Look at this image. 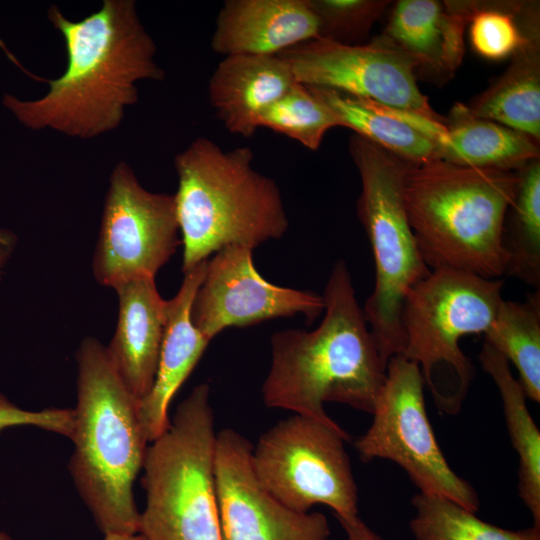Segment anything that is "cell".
<instances>
[{
  "mask_svg": "<svg viewBox=\"0 0 540 540\" xmlns=\"http://www.w3.org/2000/svg\"><path fill=\"white\" fill-rule=\"evenodd\" d=\"M48 19L65 41L64 73L48 81L42 98L6 95L3 101L28 128H49L84 139L110 132L137 101L136 83L165 77L155 61L156 45L132 0H105L99 10L79 21L66 18L53 5Z\"/></svg>",
  "mask_w": 540,
  "mask_h": 540,
  "instance_id": "obj_1",
  "label": "cell"
},
{
  "mask_svg": "<svg viewBox=\"0 0 540 540\" xmlns=\"http://www.w3.org/2000/svg\"><path fill=\"white\" fill-rule=\"evenodd\" d=\"M322 296L325 315L317 328L281 330L271 336V364L261 392L269 408L335 424L324 403L338 402L372 414L387 365L345 261L335 262Z\"/></svg>",
  "mask_w": 540,
  "mask_h": 540,
  "instance_id": "obj_2",
  "label": "cell"
},
{
  "mask_svg": "<svg viewBox=\"0 0 540 540\" xmlns=\"http://www.w3.org/2000/svg\"><path fill=\"white\" fill-rule=\"evenodd\" d=\"M77 404L69 469L99 529L138 534L133 487L147 452L138 403L112 367L104 347L85 338L76 354Z\"/></svg>",
  "mask_w": 540,
  "mask_h": 540,
  "instance_id": "obj_3",
  "label": "cell"
},
{
  "mask_svg": "<svg viewBox=\"0 0 540 540\" xmlns=\"http://www.w3.org/2000/svg\"><path fill=\"white\" fill-rule=\"evenodd\" d=\"M517 171L440 159L409 165L405 208L430 270L452 269L488 279L504 276L501 234L516 193Z\"/></svg>",
  "mask_w": 540,
  "mask_h": 540,
  "instance_id": "obj_4",
  "label": "cell"
},
{
  "mask_svg": "<svg viewBox=\"0 0 540 540\" xmlns=\"http://www.w3.org/2000/svg\"><path fill=\"white\" fill-rule=\"evenodd\" d=\"M250 147L225 151L198 137L177 154L174 194L183 273L228 246L251 249L289 228L276 182L255 170Z\"/></svg>",
  "mask_w": 540,
  "mask_h": 540,
  "instance_id": "obj_5",
  "label": "cell"
},
{
  "mask_svg": "<svg viewBox=\"0 0 540 540\" xmlns=\"http://www.w3.org/2000/svg\"><path fill=\"white\" fill-rule=\"evenodd\" d=\"M207 383L178 405L168 429L148 446L143 470L144 540H222L214 413Z\"/></svg>",
  "mask_w": 540,
  "mask_h": 540,
  "instance_id": "obj_6",
  "label": "cell"
},
{
  "mask_svg": "<svg viewBox=\"0 0 540 540\" xmlns=\"http://www.w3.org/2000/svg\"><path fill=\"white\" fill-rule=\"evenodd\" d=\"M349 151L361 178L357 215L369 240L375 283L363 312L382 361L401 354V313L408 291L430 269L424 263L404 202L410 163L354 134Z\"/></svg>",
  "mask_w": 540,
  "mask_h": 540,
  "instance_id": "obj_7",
  "label": "cell"
},
{
  "mask_svg": "<svg viewBox=\"0 0 540 540\" xmlns=\"http://www.w3.org/2000/svg\"><path fill=\"white\" fill-rule=\"evenodd\" d=\"M503 280L437 269L407 293L401 313V353L418 365L436 406L457 413L474 376V366L459 345L484 334L502 302Z\"/></svg>",
  "mask_w": 540,
  "mask_h": 540,
  "instance_id": "obj_8",
  "label": "cell"
},
{
  "mask_svg": "<svg viewBox=\"0 0 540 540\" xmlns=\"http://www.w3.org/2000/svg\"><path fill=\"white\" fill-rule=\"evenodd\" d=\"M345 441L349 435L337 423L295 414L260 436L252 470L266 491L295 511L325 505L337 518L355 517L358 490Z\"/></svg>",
  "mask_w": 540,
  "mask_h": 540,
  "instance_id": "obj_9",
  "label": "cell"
},
{
  "mask_svg": "<svg viewBox=\"0 0 540 540\" xmlns=\"http://www.w3.org/2000/svg\"><path fill=\"white\" fill-rule=\"evenodd\" d=\"M418 365L398 354L386 366L385 382L368 430L354 442L363 462L387 459L399 465L420 493L450 499L476 513L479 498L450 467L428 419Z\"/></svg>",
  "mask_w": 540,
  "mask_h": 540,
  "instance_id": "obj_10",
  "label": "cell"
},
{
  "mask_svg": "<svg viewBox=\"0 0 540 540\" xmlns=\"http://www.w3.org/2000/svg\"><path fill=\"white\" fill-rule=\"evenodd\" d=\"M174 195L146 190L131 167L111 173L92 268L96 280L116 289L156 273L181 243Z\"/></svg>",
  "mask_w": 540,
  "mask_h": 540,
  "instance_id": "obj_11",
  "label": "cell"
},
{
  "mask_svg": "<svg viewBox=\"0 0 540 540\" xmlns=\"http://www.w3.org/2000/svg\"><path fill=\"white\" fill-rule=\"evenodd\" d=\"M278 56L302 85L333 89L431 119H445L432 109L419 89L416 63L385 36L365 45L314 38Z\"/></svg>",
  "mask_w": 540,
  "mask_h": 540,
  "instance_id": "obj_12",
  "label": "cell"
},
{
  "mask_svg": "<svg viewBox=\"0 0 540 540\" xmlns=\"http://www.w3.org/2000/svg\"><path fill=\"white\" fill-rule=\"evenodd\" d=\"M253 249L228 246L207 261L191 306L193 325L210 341L229 327L303 315L308 323L324 311L323 296L268 282L255 268Z\"/></svg>",
  "mask_w": 540,
  "mask_h": 540,
  "instance_id": "obj_13",
  "label": "cell"
},
{
  "mask_svg": "<svg viewBox=\"0 0 540 540\" xmlns=\"http://www.w3.org/2000/svg\"><path fill=\"white\" fill-rule=\"evenodd\" d=\"M252 445L232 429L217 433L215 475L222 540H329L327 518L295 511L266 491L251 466Z\"/></svg>",
  "mask_w": 540,
  "mask_h": 540,
  "instance_id": "obj_14",
  "label": "cell"
},
{
  "mask_svg": "<svg viewBox=\"0 0 540 540\" xmlns=\"http://www.w3.org/2000/svg\"><path fill=\"white\" fill-rule=\"evenodd\" d=\"M397 118L426 137L435 146L440 160L453 164L517 171L539 158L535 140L476 117L463 105L457 104L445 120L410 111H399Z\"/></svg>",
  "mask_w": 540,
  "mask_h": 540,
  "instance_id": "obj_15",
  "label": "cell"
},
{
  "mask_svg": "<svg viewBox=\"0 0 540 540\" xmlns=\"http://www.w3.org/2000/svg\"><path fill=\"white\" fill-rule=\"evenodd\" d=\"M207 261L185 272L179 291L168 300L155 379L148 394L138 403L140 422L150 443L168 429L170 402L210 343L193 325L190 316L193 298L203 280Z\"/></svg>",
  "mask_w": 540,
  "mask_h": 540,
  "instance_id": "obj_16",
  "label": "cell"
},
{
  "mask_svg": "<svg viewBox=\"0 0 540 540\" xmlns=\"http://www.w3.org/2000/svg\"><path fill=\"white\" fill-rule=\"evenodd\" d=\"M317 35L308 0H227L217 15L211 48L224 56L278 55Z\"/></svg>",
  "mask_w": 540,
  "mask_h": 540,
  "instance_id": "obj_17",
  "label": "cell"
},
{
  "mask_svg": "<svg viewBox=\"0 0 540 540\" xmlns=\"http://www.w3.org/2000/svg\"><path fill=\"white\" fill-rule=\"evenodd\" d=\"M115 290L119 316L106 353L123 384L140 401L155 379L168 300L160 296L155 278L134 279Z\"/></svg>",
  "mask_w": 540,
  "mask_h": 540,
  "instance_id": "obj_18",
  "label": "cell"
},
{
  "mask_svg": "<svg viewBox=\"0 0 540 540\" xmlns=\"http://www.w3.org/2000/svg\"><path fill=\"white\" fill-rule=\"evenodd\" d=\"M295 82L278 55L225 56L210 77L209 100L230 133L251 137L262 112Z\"/></svg>",
  "mask_w": 540,
  "mask_h": 540,
  "instance_id": "obj_19",
  "label": "cell"
},
{
  "mask_svg": "<svg viewBox=\"0 0 540 540\" xmlns=\"http://www.w3.org/2000/svg\"><path fill=\"white\" fill-rule=\"evenodd\" d=\"M475 4L401 0L393 9L385 37L418 67L451 73L462 60L464 29Z\"/></svg>",
  "mask_w": 540,
  "mask_h": 540,
  "instance_id": "obj_20",
  "label": "cell"
},
{
  "mask_svg": "<svg viewBox=\"0 0 540 540\" xmlns=\"http://www.w3.org/2000/svg\"><path fill=\"white\" fill-rule=\"evenodd\" d=\"M483 370L498 388L513 448L519 459L518 494L540 528V431L527 407V396L510 363L483 343L478 355Z\"/></svg>",
  "mask_w": 540,
  "mask_h": 540,
  "instance_id": "obj_21",
  "label": "cell"
},
{
  "mask_svg": "<svg viewBox=\"0 0 540 540\" xmlns=\"http://www.w3.org/2000/svg\"><path fill=\"white\" fill-rule=\"evenodd\" d=\"M468 109L476 117L498 123L538 142L540 65L535 39L513 55V62L504 75Z\"/></svg>",
  "mask_w": 540,
  "mask_h": 540,
  "instance_id": "obj_22",
  "label": "cell"
},
{
  "mask_svg": "<svg viewBox=\"0 0 540 540\" xmlns=\"http://www.w3.org/2000/svg\"><path fill=\"white\" fill-rule=\"evenodd\" d=\"M309 88L333 112L340 126L410 164L439 160L435 146L426 137L382 111L376 102L333 89Z\"/></svg>",
  "mask_w": 540,
  "mask_h": 540,
  "instance_id": "obj_23",
  "label": "cell"
},
{
  "mask_svg": "<svg viewBox=\"0 0 540 540\" xmlns=\"http://www.w3.org/2000/svg\"><path fill=\"white\" fill-rule=\"evenodd\" d=\"M518 185L503 223L501 249L504 275L540 287V163L518 171Z\"/></svg>",
  "mask_w": 540,
  "mask_h": 540,
  "instance_id": "obj_24",
  "label": "cell"
},
{
  "mask_svg": "<svg viewBox=\"0 0 540 540\" xmlns=\"http://www.w3.org/2000/svg\"><path fill=\"white\" fill-rule=\"evenodd\" d=\"M483 336L485 343L516 368L527 399L539 403L540 291L523 302L502 300Z\"/></svg>",
  "mask_w": 540,
  "mask_h": 540,
  "instance_id": "obj_25",
  "label": "cell"
},
{
  "mask_svg": "<svg viewBox=\"0 0 540 540\" xmlns=\"http://www.w3.org/2000/svg\"><path fill=\"white\" fill-rule=\"evenodd\" d=\"M410 529L417 540H540V528L508 530L487 523L456 502L418 493Z\"/></svg>",
  "mask_w": 540,
  "mask_h": 540,
  "instance_id": "obj_26",
  "label": "cell"
},
{
  "mask_svg": "<svg viewBox=\"0 0 540 540\" xmlns=\"http://www.w3.org/2000/svg\"><path fill=\"white\" fill-rule=\"evenodd\" d=\"M258 126L283 134L316 151L327 131L340 125L333 112L309 87L295 82L262 112Z\"/></svg>",
  "mask_w": 540,
  "mask_h": 540,
  "instance_id": "obj_27",
  "label": "cell"
},
{
  "mask_svg": "<svg viewBox=\"0 0 540 540\" xmlns=\"http://www.w3.org/2000/svg\"><path fill=\"white\" fill-rule=\"evenodd\" d=\"M318 22L317 38L351 44L363 37L389 3L378 0H308Z\"/></svg>",
  "mask_w": 540,
  "mask_h": 540,
  "instance_id": "obj_28",
  "label": "cell"
},
{
  "mask_svg": "<svg viewBox=\"0 0 540 540\" xmlns=\"http://www.w3.org/2000/svg\"><path fill=\"white\" fill-rule=\"evenodd\" d=\"M469 23L473 49L489 60L513 56L532 39L521 31L512 11L476 6Z\"/></svg>",
  "mask_w": 540,
  "mask_h": 540,
  "instance_id": "obj_29",
  "label": "cell"
},
{
  "mask_svg": "<svg viewBox=\"0 0 540 540\" xmlns=\"http://www.w3.org/2000/svg\"><path fill=\"white\" fill-rule=\"evenodd\" d=\"M74 409L47 408L28 411L17 407L0 394V432L13 426H35L69 439L74 431Z\"/></svg>",
  "mask_w": 540,
  "mask_h": 540,
  "instance_id": "obj_30",
  "label": "cell"
},
{
  "mask_svg": "<svg viewBox=\"0 0 540 540\" xmlns=\"http://www.w3.org/2000/svg\"><path fill=\"white\" fill-rule=\"evenodd\" d=\"M337 519L346 532L348 540H384L363 522L359 516Z\"/></svg>",
  "mask_w": 540,
  "mask_h": 540,
  "instance_id": "obj_31",
  "label": "cell"
},
{
  "mask_svg": "<svg viewBox=\"0 0 540 540\" xmlns=\"http://www.w3.org/2000/svg\"><path fill=\"white\" fill-rule=\"evenodd\" d=\"M12 248V237L0 230V271Z\"/></svg>",
  "mask_w": 540,
  "mask_h": 540,
  "instance_id": "obj_32",
  "label": "cell"
},
{
  "mask_svg": "<svg viewBox=\"0 0 540 540\" xmlns=\"http://www.w3.org/2000/svg\"><path fill=\"white\" fill-rule=\"evenodd\" d=\"M103 540H144L140 534H108Z\"/></svg>",
  "mask_w": 540,
  "mask_h": 540,
  "instance_id": "obj_33",
  "label": "cell"
},
{
  "mask_svg": "<svg viewBox=\"0 0 540 540\" xmlns=\"http://www.w3.org/2000/svg\"><path fill=\"white\" fill-rule=\"evenodd\" d=\"M0 540H12L7 534L0 532Z\"/></svg>",
  "mask_w": 540,
  "mask_h": 540,
  "instance_id": "obj_34",
  "label": "cell"
}]
</instances>
